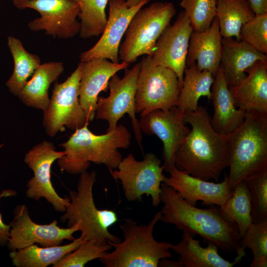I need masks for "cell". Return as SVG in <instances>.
Wrapping results in <instances>:
<instances>
[{"mask_svg": "<svg viewBox=\"0 0 267 267\" xmlns=\"http://www.w3.org/2000/svg\"><path fill=\"white\" fill-rule=\"evenodd\" d=\"M182 116L191 129L175 153V167L204 180H218L229 164L227 134L213 128L206 107L198 106L196 111L184 112Z\"/></svg>", "mask_w": 267, "mask_h": 267, "instance_id": "obj_1", "label": "cell"}, {"mask_svg": "<svg viewBox=\"0 0 267 267\" xmlns=\"http://www.w3.org/2000/svg\"><path fill=\"white\" fill-rule=\"evenodd\" d=\"M161 189L160 201L163 206L160 221L173 224L182 232L199 235L223 252L237 253L242 250L237 225L223 215L219 206L198 208L188 203L164 183Z\"/></svg>", "mask_w": 267, "mask_h": 267, "instance_id": "obj_2", "label": "cell"}, {"mask_svg": "<svg viewBox=\"0 0 267 267\" xmlns=\"http://www.w3.org/2000/svg\"><path fill=\"white\" fill-rule=\"evenodd\" d=\"M88 126L76 130L67 141L60 144L65 153L57 160L61 171L81 174L91 162L103 164L110 171L116 169L123 159L119 149L130 146L132 135L123 125L101 135L91 132Z\"/></svg>", "mask_w": 267, "mask_h": 267, "instance_id": "obj_3", "label": "cell"}, {"mask_svg": "<svg viewBox=\"0 0 267 267\" xmlns=\"http://www.w3.org/2000/svg\"><path fill=\"white\" fill-rule=\"evenodd\" d=\"M227 135V178L233 189L246 178L267 171V113L246 111L243 122Z\"/></svg>", "mask_w": 267, "mask_h": 267, "instance_id": "obj_4", "label": "cell"}, {"mask_svg": "<svg viewBox=\"0 0 267 267\" xmlns=\"http://www.w3.org/2000/svg\"><path fill=\"white\" fill-rule=\"evenodd\" d=\"M161 217L160 211L157 212L146 224H139L131 219L125 220L120 225L123 241H108L114 250L99 261L106 267H157L160 260L171 258L169 243L156 241L153 234Z\"/></svg>", "mask_w": 267, "mask_h": 267, "instance_id": "obj_5", "label": "cell"}, {"mask_svg": "<svg viewBox=\"0 0 267 267\" xmlns=\"http://www.w3.org/2000/svg\"><path fill=\"white\" fill-rule=\"evenodd\" d=\"M96 179L94 171L80 174L77 190H69L70 202L60 220L62 222H67L68 227L79 224L80 236L86 241L99 245L106 244L108 241L118 243L120 239L108 230L118 221L116 213L113 210L98 209L95 205L92 188Z\"/></svg>", "mask_w": 267, "mask_h": 267, "instance_id": "obj_6", "label": "cell"}, {"mask_svg": "<svg viewBox=\"0 0 267 267\" xmlns=\"http://www.w3.org/2000/svg\"><path fill=\"white\" fill-rule=\"evenodd\" d=\"M176 13L171 2L156 1L139 9L131 19L120 46L119 60L130 65L143 55L151 56L157 41Z\"/></svg>", "mask_w": 267, "mask_h": 267, "instance_id": "obj_7", "label": "cell"}, {"mask_svg": "<svg viewBox=\"0 0 267 267\" xmlns=\"http://www.w3.org/2000/svg\"><path fill=\"white\" fill-rule=\"evenodd\" d=\"M140 69V62L130 69H125L122 78L117 73L111 78L108 82L109 94L106 97L98 96L95 118L108 122L106 131L108 133L114 131L119 120L128 114L131 120L135 138L143 153L142 132L135 116V93Z\"/></svg>", "mask_w": 267, "mask_h": 267, "instance_id": "obj_8", "label": "cell"}, {"mask_svg": "<svg viewBox=\"0 0 267 267\" xmlns=\"http://www.w3.org/2000/svg\"><path fill=\"white\" fill-rule=\"evenodd\" d=\"M180 87L176 73L154 65L151 56L140 61L135 93L136 112L143 116L156 110L177 106Z\"/></svg>", "mask_w": 267, "mask_h": 267, "instance_id": "obj_9", "label": "cell"}, {"mask_svg": "<svg viewBox=\"0 0 267 267\" xmlns=\"http://www.w3.org/2000/svg\"><path fill=\"white\" fill-rule=\"evenodd\" d=\"M161 160L152 153L144 155L141 161L135 159L132 153L123 158L117 169L110 174L122 184L126 199L129 202L142 200L143 195L150 196L152 205L157 207L161 203V185L165 176Z\"/></svg>", "mask_w": 267, "mask_h": 267, "instance_id": "obj_10", "label": "cell"}, {"mask_svg": "<svg viewBox=\"0 0 267 267\" xmlns=\"http://www.w3.org/2000/svg\"><path fill=\"white\" fill-rule=\"evenodd\" d=\"M81 69L80 62L64 82L54 85L50 102L44 111L43 125L50 137L64 127L75 131L89 124L79 101Z\"/></svg>", "mask_w": 267, "mask_h": 267, "instance_id": "obj_11", "label": "cell"}, {"mask_svg": "<svg viewBox=\"0 0 267 267\" xmlns=\"http://www.w3.org/2000/svg\"><path fill=\"white\" fill-rule=\"evenodd\" d=\"M21 10L33 9L41 16L28 24L32 31H44L46 35L59 39L73 38L79 34L80 23L77 20L79 5L72 0H12Z\"/></svg>", "mask_w": 267, "mask_h": 267, "instance_id": "obj_12", "label": "cell"}, {"mask_svg": "<svg viewBox=\"0 0 267 267\" xmlns=\"http://www.w3.org/2000/svg\"><path fill=\"white\" fill-rule=\"evenodd\" d=\"M14 215V219L9 224L7 244L10 251L20 250L35 244L43 247L60 245L65 240H73V234L80 229L78 223L67 228H61L56 220L47 224L36 223L31 220L25 205H17Z\"/></svg>", "mask_w": 267, "mask_h": 267, "instance_id": "obj_13", "label": "cell"}, {"mask_svg": "<svg viewBox=\"0 0 267 267\" xmlns=\"http://www.w3.org/2000/svg\"><path fill=\"white\" fill-rule=\"evenodd\" d=\"M64 154V151H56L53 143L44 141L29 150L24 159L34 174L27 182L26 196L36 201L44 198L58 212L66 211L70 198L61 197L55 191L51 181L50 171L54 162Z\"/></svg>", "mask_w": 267, "mask_h": 267, "instance_id": "obj_14", "label": "cell"}, {"mask_svg": "<svg viewBox=\"0 0 267 267\" xmlns=\"http://www.w3.org/2000/svg\"><path fill=\"white\" fill-rule=\"evenodd\" d=\"M139 125L142 133L155 135L163 142L164 170L170 173L175 167V153L190 130L185 125L182 113L177 106L156 109L140 116Z\"/></svg>", "mask_w": 267, "mask_h": 267, "instance_id": "obj_15", "label": "cell"}, {"mask_svg": "<svg viewBox=\"0 0 267 267\" xmlns=\"http://www.w3.org/2000/svg\"><path fill=\"white\" fill-rule=\"evenodd\" d=\"M150 0H143L137 5L128 7L125 0H109V13L102 36L90 49L81 53V62L97 58L119 63L120 43L129 24L136 12Z\"/></svg>", "mask_w": 267, "mask_h": 267, "instance_id": "obj_16", "label": "cell"}, {"mask_svg": "<svg viewBox=\"0 0 267 267\" xmlns=\"http://www.w3.org/2000/svg\"><path fill=\"white\" fill-rule=\"evenodd\" d=\"M192 31L187 15L181 11L174 23L169 24L160 36L151 56L154 65L170 69L176 73L180 88Z\"/></svg>", "mask_w": 267, "mask_h": 267, "instance_id": "obj_17", "label": "cell"}, {"mask_svg": "<svg viewBox=\"0 0 267 267\" xmlns=\"http://www.w3.org/2000/svg\"><path fill=\"white\" fill-rule=\"evenodd\" d=\"M165 177L163 183L173 188L189 204L196 206L201 201L207 206L223 205L232 194L227 176L220 183L204 180L178 170L176 167Z\"/></svg>", "mask_w": 267, "mask_h": 267, "instance_id": "obj_18", "label": "cell"}, {"mask_svg": "<svg viewBox=\"0 0 267 267\" xmlns=\"http://www.w3.org/2000/svg\"><path fill=\"white\" fill-rule=\"evenodd\" d=\"M82 63L79 89L80 105L88 122L95 116L98 94L105 91L111 78L118 71L128 68L129 64L115 63L104 58H97Z\"/></svg>", "mask_w": 267, "mask_h": 267, "instance_id": "obj_19", "label": "cell"}, {"mask_svg": "<svg viewBox=\"0 0 267 267\" xmlns=\"http://www.w3.org/2000/svg\"><path fill=\"white\" fill-rule=\"evenodd\" d=\"M222 38L216 16L207 30L193 31L189 41L186 67L195 63L199 70L209 71L215 78L220 66Z\"/></svg>", "mask_w": 267, "mask_h": 267, "instance_id": "obj_20", "label": "cell"}, {"mask_svg": "<svg viewBox=\"0 0 267 267\" xmlns=\"http://www.w3.org/2000/svg\"><path fill=\"white\" fill-rule=\"evenodd\" d=\"M246 73L244 79L229 87L236 107L267 113V61H256Z\"/></svg>", "mask_w": 267, "mask_h": 267, "instance_id": "obj_21", "label": "cell"}, {"mask_svg": "<svg viewBox=\"0 0 267 267\" xmlns=\"http://www.w3.org/2000/svg\"><path fill=\"white\" fill-rule=\"evenodd\" d=\"M259 60L267 61L266 54L243 41L222 38L220 65L228 87L235 86L244 79L247 76L246 71Z\"/></svg>", "mask_w": 267, "mask_h": 267, "instance_id": "obj_22", "label": "cell"}, {"mask_svg": "<svg viewBox=\"0 0 267 267\" xmlns=\"http://www.w3.org/2000/svg\"><path fill=\"white\" fill-rule=\"evenodd\" d=\"M194 236L184 231L182 239L177 244L169 243L170 249L178 255V261L183 267H232L240 262L246 255L245 251H240L234 261L230 262L219 255L216 244L208 242L207 247H202Z\"/></svg>", "mask_w": 267, "mask_h": 267, "instance_id": "obj_23", "label": "cell"}, {"mask_svg": "<svg viewBox=\"0 0 267 267\" xmlns=\"http://www.w3.org/2000/svg\"><path fill=\"white\" fill-rule=\"evenodd\" d=\"M211 91L214 108L211 125L219 133L227 134L243 122L245 111L236 107L221 65L214 78Z\"/></svg>", "mask_w": 267, "mask_h": 267, "instance_id": "obj_24", "label": "cell"}, {"mask_svg": "<svg viewBox=\"0 0 267 267\" xmlns=\"http://www.w3.org/2000/svg\"><path fill=\"white\" fill-rule=\"evenodd\" d=\"M64 70L62 62H45L37 68L30 80L21 89L18 97L26 106L42 110L47 108L50 99L48 89Z\"/></svg>", "mask_w": 267, "mask_h": 267, "instance_id": "obj_25", "label": "cell"}, {"mask_svg": "<svg viewBox=\"0 0 267 267\" xmlns=\"http://www.w3.org/2000/svg\"><path fill=\"white\" fill-rule=\"evenodd\" d=\"M85 241L80 236L64 245L43 247L35 244L20 250L11 251L9 256L12 265L16 267H46L54 265L77 249Z\"/></svg>", "mask_w": 267, "mask_h": 267, "instance_id": "obj_26", "label": "cell"}, {"mask_svg": "<svg viewBox=\"0 0 267 267\" xmlns=\"http://www.w3.org/2000/svg\"><path fill=\"white\" fill-rule=\"evenodd\" d=\"M214 80V77L210 71L199 70L195 63L186 67L177 106L179 111L182 114L196 111L201 96L211 99V87Z\"/></svg>", "mask_w": 267, "mask_h": 267, "instance_id": "obj_27", "label": "cell"}, {"mask_svg": "<svg viewBox=\"0 0 267 267\" xmlns=\"http://www.w3.org/2000/svg\"><path fill=\"white\" fill-rule=\"evenodd\" d=\"M247 0H216V17L222 38L240 40L241 26L255 16Z\"/></svg>", "mask_w": 267, "mask_h": 267, "instance_id": "obj_28", "label": "cell"}, {"mask_svg": "<svg viewBox=\"0 0 267 267\" xmlns=\"http://www.w3.org/2000/svg\"><path fill=\"white\" fill-rule=\"evenodd\" d=\"M7 45L13 59L14 68L5 85L11 93L17 96L41 61L37 55L28 52L22 42L14 37H8Z\"/></svg>", "mask_w": 267, "mask_h": 267, "instance_id": "obj_29", "label": "cell"}, {"mask_svg": "<svg viewBox=\"0 0 267 267\" xmlns=\"http://www.w3.org/2000/svg\"><path fill=\"white\" fill-rule=\"evenodd\" d=\"M220 208L225 217L236 223L241 238L253 222L250 195L243 180L233 188L230 197Z\"/></svg>", "mask_w": 267, "mask_h": 267, "instance_id": "obj_30", "label": "cell"}, {"mask_svg": "<svg viewBox=\"0 0 267 267\" xmlns=\"http://www.w3.org/2000/svg\"><path fill=\"white\" fill-rule=\"evenodd\" d=\"M72 0L80 7V37L88 39L102 34L107 23L105 9L109 0Z\"/></svg>", "mask_w": 267, "mask_h": 267, "instance_id": "obj_31", "label": "cell"}, {"mask_svg": "<svg viewBox=\"0 0 267 267\" xmlns=\"http://www.w3.org/2000/svg\"><path fill=\"white\" fill-rule=\"evenodd\" d=\"M251 250L253 258L250 267H267V220L252 222L241 238V249Z\"/></svg>", "mask_w": 267, "mask_h": 267, "instance_id": "obj_32", "label": "cell"}, {"mask_svg": "<svg viewBox=\"0 0 267 267\" xmlns=\"http://www.w3.org/2000/svg\"><path fill=\"white\" fill-rule=\"evenodd\" d=\"M249 191L253 222L267 220V171L243 180Z\"/></svg>", "mask_w": 267, "mask_h": 267, "instance_id": "obj_33", "label": "cell"}, {"mask_svg": "<svg viewBox=\"0 0 267 267\" xmlns=\"http://www.w3.org/2000/svg\"><path fill=\"white\" fill-rule=\"evenodd\" d=\"M193 31L207 30L216 16V0H180Z\"/></svg>", "mask_w": 267, "mask_h": 267, "instance_id": "obj_34", "label": "cell"}, {"mask_svg": "<svg viewBox=\"0 0 267 267\" xmlns=\"http://www.w3.org/2000/svg\"><path fill=\"white\" fill-rule=\"evenodd\" d=\"M112 247L108 243L99 245L93 241L86 240L77 249L65 256L52 267H84L88 262L103 257Z\"/></svg>", "mask_w": 267, "mask_h": 267, "instance_id": "obj_35", "label": "cell"}, {"mask_svg": "<svg viewBox=\"0 0 267 267\" xmlns=\"http://www.w3.org/2000/svg\"><path fill=\"white\" fill-rule=\"evenodd\" d=\"M240 40L258 51L267 53V12L255 14L244 24L240 30Z\"/></svg>", "mask_w": 267, "mask_h": 267, "instance_id": "obj_36", "label": "cell"}, {"mask_svg": "<svg viewBox=\"0 0 267 267\" xmlns=\"http://www.w3.org/2000/svg\"><path fill=\"white\" fill-rule=\"evenodd\" d=\"M16 195L15 191L12 189H4L0 193V201L5 197H12ZM10 224H5L0 213V246L7 245L9 235Z\"/></svg>", "mask_w": 267, "mask_h": 267, "instance_id": "obj_37", "label": "cell"}, {"mask_svg": "<svg viewBox=\"0 0 267 267\" xmlns=\"http://www.w3.org/2000/svg\"><path fill=\"white\" fill-rule=\"evenodd\" d=\"M255 14L267 12V0H247Z\"/></svg>", "mask_w": 267, "mask_h": 267, "instance_id": "obj_38", "label": "cell"}, {"mask_svg": "<svg viewBox=\"0 0 267 267\" xmlns=\"http://www.w3.org/2000/svg\"><path fill=\"white\" fill-rule=\"evenodd\" d=\"M158 267H183L178 261H172L163 259L159 261Z\"/></svg>", "mask_w": 267, "mask_h": 267, "instance_id": "obj_39", "label": "cell"}, {"mask_svg": "<svg viewBox=\"0 0 267 267\" xmlns=\"http://www.w3.org/2000/svg\"><path fill=\"white\" fill-rule=\"evenodd\" d=\"M143 0H127L126 4L128 7H131L137 5Z\"/></svg>", "mask_w": 267, "mask_h": 267, "instance_id": "obj_40", "label": "cell"}, {"mask_svg": "<svg viewBox=\"0 0 267 267\" xmlns=\"http://www.w3.org/2000/svg\"><path fill=\"white\" fill-rule=\"evenodd\" d=\"M3 146L2 144H0V148Z\"/></svg>", "mask_w": 267, "mask_h": 267, "instance_id": "obj_41", "label": "cell"}]
</instances>
